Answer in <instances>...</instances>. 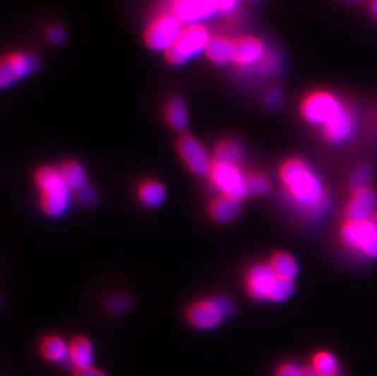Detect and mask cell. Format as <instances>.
<instances>
[{"mask_svg":"<svg viewBox=\"0 0 377 376\" xmlns=\"http://www.w3.org/2000/svg\"><path fill=\"white\" fill-rule=\"evenodd\" d=\"M242 211V201L217 194L208 204V216L216 224H229Z\"/></svg>","mask_w":377,"mask_h":376,"instance_id":"obj_17","label":"cell"},{"mask_svg":"<svg viewBox=\"0 0 377 376\" xmlns=\"http://www.w3.org/2000/svg\"><path fill=\"white\" fill-rule=\"evenodd\" d=\"M38 352L45 362L63 365L68 364V342L61 336L49 334L44 336L38 345Z\"/></svg>","mask_w":377,"mask_h":376,"instance_id":"obj_18","label":"cell"},{"mask_svg":"<svg viewBox=\"0 0 377 376\" xmlns=\"http://www.w3.org/2000/svg\"><path fill=\"white\" fill-rule=\"evenodd\" d=\"M184 319L189 327L199 331H210L220 327L226 317L215 297L194 300L186 308Z\"/></svg>","mask_w":377,"mask_h":376,"instance_id":"obj_9","label":"cell"},{"mask_svg":"<svg viewBox=\"0 0 377 376\" xmlns=\"http://www.w3.org/2000/svg\"><path fill=\"white\" fill-rule=\"evenodd\" d=\"M358 126V110L353 104L347 102L342 112L328 125L320 129L323 141L331 146L345 143L352 139Z\"/></svg>","mask_w":377,"mask_h":376,"instance_id":"obj_10","label":"cell"},{"mask_svg":"<svg viewBox=\"0 0 377 376\" xmlns=\"http://www.w3.org/2000/svg\"><path fill=\"white\" fill-rule=\"evenodd\" d=\"M72 376H109L107 372L102 370L100 368L90 367L80 370H73Z\"/></svg>","mask_w":377,"mask_h":376,"instance_id":"obj_35","label":"cell"},{"mask_svg":"<svg viewBox=\"0 0 377 376\" xmlns=\"http://www.w3.org/2000/svg\"><path fill=\"white\" fill-rule=\"evenodd\" d=\"M219 11L225 15H232L236 13L239 6V0H217Z\"/></svg>","mask_w":377,"mask_h":376,"instance_id":"obj_34","label":"cell"},{"mask_svg":"<svg viewBox=\"0 0 377 376\" xmlns=\"http://www.w3.org/2000/svg\"><path fill=\"white\" fill-rule=\"evenodd\" d=\"M371 221H373V224L375 225L377 228V211H375V214H373V219H371Z\"/></svg>","mask_w":377,"mask_h":376,"instance_id":"obj_38","label":"cell"},{"mask_svg":"<svg viewBox=\"0 0 377 376\" xmlns=\"http://www.w3.org/2000/svg\"><path fill=\"white\" fill-rule=\"evenodd\" d=\"M311 367L318 376H341L340 363L337 360L336 356L328 351H320L315 353L311 360Z\"/></svg>","mask_w":377,"mask_h":376,"instance_id":"obj_25","label":"cell"},{"mask_svg":"<svg viewBox=\"0 0 377 376\" xmlns=\"http://www.w3.org/2000/svg\"><path fill=\"white\" fill-rule=\"evenodd\" d=\"M42 213L50 219H60L71 206L72 193L59 166L42 165L33 172Z\"/></svg>","mask_w":377,"mask_h":376,"instance_id":"obj_2","label":"cell"},{"mask_svg":"<svg viewBox=\"0 0 377 376\" xmlns=\"http://www.w3.org/2000/svg\"><path fill=\"white\" fill-rule=\"evenodd\" d=\"M40 67V59L35 54L14 53L5 55L0 65V85L8 88L18 80L30 76Z\"/></svg>","mask_w":377,"mask_h":376,"instance_id":"obj_11","label":"cell"},{"mask_svg":"<svg viewBox=\"0 0 377 376\" xmlns=\"http://www.w3.org/2000/svg\"><path fill=\"white\" fill-rule=\"evenodd\" d=\"M294 282L293 280H288V278H277V281L275 283L274 290L271 292L269 297V302L273 303H282L285 300L292 297L294 293Z\"/></svg>","mask_w":377,"mask_h":376,"instance_id":"obj_29","label":"cell"},{"mask_svg":"<svg viewBox=\"0 0 377 376\" xmlns=\"http://www.w3.org/2000/svg\"><path fill=\"white\" fill-rule=\"evenodd\" d=\"M369 10L373 18L377 20V0H369Z\"/></svg>","mask_w":377,"mask_h":376,"instance_id":"obj_36","label":"cell"},{"mask_svg":"<svg viewBox=\"0 0 377 376\" xmlns=\"http://www.w3.org/2000/svg\"><path fill=\"white\" fill-rule=\"evenodd\" d=\"M340 237L343 246L347 248L366 258L377 259V228L371 220H345L340 228Z\"/></svg>","mask_w":377,"mask_h":376,"instance_id":"obj_5","label":"cell"},{"mask_svg":"<svg viewBox=\"0 0 377 376\" xmlns=\"http://www.w3.org/2000/svg\"><path fill=\"white\" fill-rule=\"evenodd\" d=\"M95 351L93 342L83 335H77L68 341V364L73 370L95 367Z\"/></svg>","mask_w":377,"mask_h":376,"instance_id":"obj_16","label":"cell"},{"mask_svg":"<svg viewBox=\"0 0 377 376\" xmlns=\"http://www.w3.org/2000/svg\"><path fill=\"white\" fill-rule=\"evenodd\" d=\"M136 196L140 206L147 209H157L167 201V187L159 180L145 179L137 186Z\"/></svg>","mask_w":377,"mask_h":376,"instance_id":"obj_19","label":"cell"},{"mask_svg":"<svg viewBox=\"0 0 377 376\" xmlns=\"http://www.w3.org/2000/svg\"><path fill=\"white\" fill-rule=\"evenodd\" d=\"M274 376H318L313 367L297 362H285L275 369Z\"/></svg>","mask_w":377,"mask_h":376,"instance_id":"obj_28","label":"cell"},{"mask_svg":"<svg viewBox=\"0 0 377 376\" xmlns=\"http://www.w3.org/2000/svg\"><path fill=\"white\" fill-rule=\"evenodd\" d=\"M377 211V196L373 187L352 192L345 211V220L370 221Z\"/></svg>","mask_w":377,"mask_h":376,"instance_id":"obj_15","label":"cell"},{"mask_svg":"<svg viewBox=\"0 0 377 376\" xmlns=\"http://www.w3.org/2000/svg\"><path fill=\"white\" fill-rule=\"evenodd\" d=\"M246 176L247 171L243 170L242 165L213 161L207 177L219 194L243 201L249 197Z\"/></svg>","mask_w":377,"mask_h":376,"instance_id":"obj_4","label":"cell"},{"mask_svg":"<svg viewBox=\"0 0 377 376\" xmlns=\"http://www.w3.org/2000/svg\"><path fill=\"white\" fill-rule=\"evenodd\" d=\"M247 181V191L249 196L254 197H264L271 192V181L266 175L261 174L259 171H247L246 176Z\"/></svg>","mask_w":377,"mask_h":376,"instance_id":"obj_26","label":"cell"},{"mask_svg":"<svg viewBox=\"0 0 377 376\" xmlns=\"http://www.w3.org/2000/svg\"><path fill=\"white\" fill-rule=\"evenodd\" d=\"M107 308L114 315H124L132 308V300L128 295H112V298H109Z\"/></svg>","mask_w":377,"mask_h":376,"instance_id":"obj_30","label":"cell"},{"mask_svg":"<svg viewBox=\"0 0 377 376\" xmlns=\"http://www.w3.org/2000/svg\"><path fill=\"white\" fill-rule=\"evenodd\" d=\"M283 100H285V95H283L282 90L279 87L270 88L266 92L265 99H264L266 107L271 109V110H276V109L282 107Z\"/></svg>","mask_w":377,"mask_h":376,"instance_id":"obj_31","label":"cell"},{"mask_svg":"<svg viewBox=\"0 0 377 376\" xmlns=\"http://www.w3.org/2000/svg\"><path fill=\"white\" fill-rule=\"evenodd\" d=\"M176 148L181 161L191 174L207 177L213 166V155L209 154L197 137H194L193 134H181Z\"/></svg>","mask_w":377,"mask_h":376,"instance_id":"obj_8","label":"cell"},{"mask_svg":"<svg viewBox=\"0 0 377 376\" xmlns=\"http://www.w3.org/2000/svg\"><path fill=\"white\" fill-rule=\"evenodd\" d=\"M269 264L279 278L294 280L298 275V264L293 255L287 252L279 251L271 255Z\"/></svg>","mask_w":377,"mask_h":376,"instance_id":"obj_24","label":"cell"},{"mask_svg":"<svg viewBox=\"0 0 377 376\" xmlns=\"http://www.w3.org/2000/svg\"><path fill=\"white\" fill-rule=\"evenodd\" d=\"M184 25L171 11L159 13L145 32V43L150 49L167 53L176 45Z\"/></svg>","mask_w":377,"mask_h":376,"instance_id":"obj_6","label":"cell"},{"mask_svg":"<svg viewBox=\"0 0 377 376\" xmlns=\"http://www.w3.org/2000/svg\"><path fill=\"white\" fill-rule=\"evenodd\" d=\"M77 198L83 206H93L98 203V193L95 191V187H92L90 184L88 187L85 188L83 191L78 193Z\"/></svg>","mask_w":377,"mask_h":376,"instance_id":"obj_32","label":"cell"},{"mask_svg":"<svg viewBox=\"0 0 377 376\" xmlns=\"http://www.w3.org/2000/svg\"><path fill=\"white\" fill-rule=\"evenodd\" d=\"M165 120L172 130L184 132L189 124L188 109L179 97L171 98L165 107Z\"/></svg>","mask_w":377,"mask_h":376,"instance_id":"obj_23","label":"cell"},{"mask_svg":"<svg viewBox=\"0 0 377 376\" xmlns=\"http://www.w3.org/2000/svg\"><path fill=\"white\" fill-rule=\"evenodd\" d=\"M373 177V168L369 164H360L350 176L349 184L352 191L371 187Z\"/></svg>","mask_w":377,"mask_h":376,"instance_id":"obj_27","label":"cell"},{"mask_svg":"<svg viewBox=\"0 0 377 376\" xmlns=\"http://www.w3.org/2000/svg\"><path fill=\"white\" fill-rule=\"evenodd\" d=\"M184 26L202 25L219 11L217 0H170V10Z\"/></svg>","mask_w":377,"mask_h":376,"instance_id":"obj_12","label":"cell"},{"mask_svg":"<svg viewBox=\"0 0 377 376\" xmlns=\"http://www.w3.org/2000/svg\"><path fill=\"white\" fill-rule=\"evenodd\" d=\"M205 53H207L208 58L217 65L232 64L234 63V40L222 36L211 37Z\"/></svg>","mask_w":377,"mask_h":376,"instance_id":"obj_22","label":"cell"},{"mask_svg":"<svg viewBox=\"0 0 377 376\" xmlns=\"http://www.w3.org/2000/svg\"><path fill=\"white\" fill-rule=\"evenodd\" d=\"M244 159V149L242 144L236 139H221L216 144L213 152V161L216 163H227V164H236L242 165Z\"/></svg>","mask_w":377,"mask_h":376,"instance_id":"obj_21","label":"cell"},{"mask_svg":"<svg viewBox=\"0 0 377 376\" xmlns=\"http://www.w3.org/2000/svg\"><path fill=\"white\" fill-rule=\"evenodd\" d=\"M268 53L265 43L256 37H239L234 40V64L241 69H258Z\"/></svg>","mask_w":377,"mask_h":376,"instance_id":"obj_14","label":"cell"},{"mask_svg":"<svg viewBox=\"0 0 377 376\" xmlns=\"http://www.w3.org/2000/svg\"><path fill=\"white\" fill-rule=\"evenodd\" d=\"M210 33L203 25L184 26L180 38L167 53V58L172 65H184L191 59L207 50L210 42Z\"/></svg>","mask_w":377,"mask_h":376,"instance_id":"obj_7","label":"cell"},{"mask_svg":"<svg viewBox=\"0 0 377 376\" xmlns=\"http://www.w3.org/2000/svg\"><path fill=\"white\" fill-rule=\"evenodd\" d=\"M346 103L333 90L323 88L310 90L299 102V115L306 124L321 129L342 112Z\"/></svg>","mask_w":377,"mask_h":376,"instance_id":"obj_3","label":"cell"},{"mask_svg":"<svg viewBox=\"0 0 377 376\" xmlns=\"http://www.w3.org/2000/svg\"><path fill=\"white\" fill-rule=\"evenodd\" d=\"M342 1H345V3H347V4L350 5H360L364 4V3H366L368 0H342Z\"/></svg>","mask_w":377,"mask_h":376,"instance_id":"obj_37","label":"cell"},{"mask_svg":"<svg viewBox=\"0 0 377 376\" xmlns=\"http://www.w3.org/2000/svg\"><path fill=\"white\" fill-rule=\"evenodd\" d=\"M279 177L288 199L304 216L316 218L328 208V191L304 159H286L280 166Z\"/></svg>","mask_w":377,"mask_h":376,"instance_id":"obj_1","label":"cell"},{"mask_svg":"<svg viewBox=\"0 0 377 376\" xmlns=\"http://www.w3.org/2000/svg\"><path fill=\"white\" fill-rule=\"evenodd\" d=\"M58 166L65 182L68 184L75 196L90 186L88 175H87L85 166L82 165L80 161L75 160V159H68Z\"/></svg>","mask_w":377,"mask_h":376,"instance_id":"obj_20","label":"cell"},{"mask_svg":"<svg viewBox=\"0 0 377 376\" xmlns=\"http://www.w3.org/2000/svg\"><path fill=\"white\" fill-rule=\"evenodd\" d=\"M279 276L269 263H256L248 268L244 275V287L251 300L258 302L269 300Z\"/></svg>","mask_w":377,"mask_h":376,"instance_id":"obj_13","label":"cell"},{"mask_svg":"<svg viewBox=\"0 0 377 376\" xmlns=\"http://www.w3.org/2000/svg\"><path fill=\"white\" fill-rule=\"evenodd\" d=\"M48 40L53 43V45H61L65 38H66V32L63 27L52 26L48 30Z\"/></svg>","mask_w":377,"mask_h":376,"instance_id":"obj_33","label":"cell"}]
</instances>
